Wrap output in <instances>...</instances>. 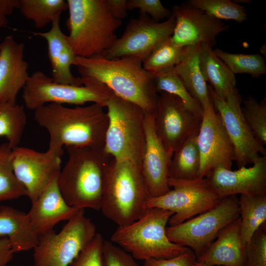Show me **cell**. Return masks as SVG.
I'll return each instance as SVG.
<instances>
[{"label": "cell", "instance_id": "3957f363", "mask_svg": "<svg viewBox=\"0 0 266 266\" xmlns=\"http://www.w3.org/2000/svg\"><path fill=\"white\" fill-rule=\"evenodd\" d=\"M67 161L58 178L68 205L78 209L100 210L107 169L114 159L104 147H65Z\"/></svg>", "mask_w": 266, "mask_h": 266}, {"label": "cell", "instance_id": "4316f807", "mask_svg": "<svg viewBox=\"0 0 266 266\" xmlns=\"http://www.w3.org/2000/svg\"><path fill=\"white\" fill-rule=\"evenodd\" d=\"M198 133L189 136L174 150L169 165V178L193 180L199 178L200 157Z\"/></svg>", "mask_w": 266, "mask_h": 266}, {"label": "cell", "instance_id": "d590c367", "mask_svg": "<svg viewBox=\"0 0 266 266\" xmlns=\"http://www.w3.org/2000/svg\"><path fill=\"white\" fill-rule=\"evenodd\" d=\"M241 110L243 117L256 140L266 145V100L260 102L253 97L242 100Z\"/></svg>", "mask_w": 266, "mask_h": 266}, {"label": "cell", "instance_id": "e575fe53", "mask_svg": "<svg viewBox=\"0 0 266 266\" xmlns=\"http://www.w3.org/2000/svg\"><path fill=\"white\" fill-rule=\"evenodd\" d=\"M186 2L218 20L241 23L247 18L245 7L230 0H189Z\"/></svg>", "mask_w": 266, "mask_h": 266}, {"label": "cell", "instance_id": "603a6c76", "mask_svg": "<svg viewBox=\"0 0 266 266\" xmlns=\"http://www.w3.org/2000/svg\"><path fill=\"white\" fill-rule=\"evenodd\" d=\"M240 217L220 233L196 261L209 266H244L246 249L240 238Z\"/></svg>", "mask_w": 266, "mask_h": 266}, {"label": "cell", "instance_id": "d6a6232c", "mask_svg": "<svg viewBox=\"0 0 266 266\" xmlns=\"http://www.w3.org/2000/svg\"><path fill=\"white\" fill-rule=\"evenodd\" d=\"M11 150L7 142L0 144V202L27 196L13 171L10 161Z\"/></svg>", "mask_w": 266, "mask_h": 266}, {"label": "cell", "instance_id": "83f0119b", "mask_svg": "<svg viewBox=\"0 0 266 266\" xmlns=\"http://www.w3.org/2000/svg\"><path fill=\"white\" fill-rule=\"evenodd\" d=\"M240 238L244 247L253 234L266 223V194L257 196L241 195L238 198Z\"/></svg>", "mask_w": 266, "mask_h": 266}, {"label": "cell", "instance_id": "60d3db41", "mask_svg": "<svg viewBox=\"0 0 266 266\" xmlns=\"http://www.w3.org/2000/svg\"><path fill=\"white\" fill-rule=\"evenodd\" d=\"M196 260L195 253L188 249L182 254L171 258L147 260L144 261V266H191Z\"/></svg>", "mask_w": 266, "mask_h": 266}, {"label": "cell", "instance_id": "7c38bea8", "mask_svg": "<svg viewBox=\"0 0 266 266\" xmlns=\"http://www.w3.org/2000/svg\"><path fill=\"white\" fill-rule=\"evenodd\" d=\"M215 110L219 113L226 132L234 149V160L238 168L253 164L260 155H266V151L255 138L242 112V98L236 88L232 90L225 100L218 97L207 85Z\"/></svg>", "mask_w": 266, "mask_h": 266}, {"label": "cell", "instance_id": "836d02e7", "mask_svg": "<svg viewBox=\"0 0 266 266\" xmlns=\"http://www.w3.org/2000/svg\"><path fill=\"white\" fill-rule=\"evenodd\" d=\"M213 51L234 74L247 73L259 76L266 73L265 60L260 54L230 53L218 48Z\"/></svg>", "mask_w": 266, "mask_h": 266}, {"label": "cell", "instance_id": "ffe728a7", "mask_svg": "<svg viewBox=\"0 0 266 266\" xmlns=\"http://www.w3.org/2000/svg\"><path fill=\"white\" fill-rule=\"evenodd\" d=\"M60 174V173H59ZM59 175L54 176L27 213L31 227L38 237L53 230L59 222L71 219L80 209L67 204L58 185Z\"/></svg>", "mask_w": 266, "mask_h": 266}, {"label": "cell", "instance_id": "4dcf8cb0", "mask_svg": "<svg viewBox=\"0 0 266 266\" xmlns=\"http://www.w3.org/2000/svg\"><path fill=\"white\" fill-rule=\"evenodd\" d=\"M19 9L36 29H41L60 16L68 5L64 0H20Z\"/></svg>", "mask_w": 266, "mask_h": 266}, {"label": "cell", "instance_id": "7402d4cb", "mask_svg": "<svg viewBox=\"0 0 266 266\" xmlns=\"http://www.w3.org/2000/svg\"><path fill=\"white\" fill-rule=\"evenodd\" d=\"M60 16L52 22L50 30L46 32L33 33V34L44 38L48 45V56L52 67V80L57 83L82 85L80 77L74 76L70 70L75 55L60 27Z\"/></svg>", "mask_w": 266, "mask_h": 266}, {"label": "cell", "instance_id": "8992f818", "mask_svg": "<svg viewBox=\"0 0 266 266\" xmlns=\"http://www.w3.org/2000/svg\"><path fill=\"white\" fill-rule=\"evenodd\" d=\"M173 213L157 207L149 208L139 219L118 227L110 241L118 244L139 260L166 259L177 256L189 248L170 241L166 225Z\"/></svg>", "mask_w": 266, "mask_h": 266}, {"label": "cell", "instance_id": "9a60e30c", "mask_svg": "<svg viewBox=\"0 0 266 266\" xmlns=\"http://www.w3.org/2000/svg\"><path fill=\"white\" fill-rule=\"evenodd\" d=\"M201 118L191 111L178 97L165 92L159 95L154 128L168 153L173 155L186 138L199 131Z\"/></svg>", "mask_w": 266, "mask_h": 266}, {"label": "cell", "instance_id": "ac0fdd59", "mask_svg": "<svg viewBox=\"0 0 266 266\" xmlns=\"http://www.w3.org/2000/svg\"><path fill=\"white\" fill-rule=\"evenodd\" d=\"M221 199L237 194L257 196L266 194V155L259 156L250 167L232 170L223 167L210 170L204 177Z\"/></svg>", "mask_w": 266, "mask_h": 266}, {"label": "cell", "instance_id": "f35d334b", "mask_svg": "<svg viewBox=\"0 0 266 266\" xmlns=\"http://www.w3.org/2000/svg\"><path fill=\"white\" fill-rule=\"evenodd\" d=\"M103 256L105 266H139L133 256L108 240H104Z\"/></svg>", "mask_w": 266, "mask_h": 266}, {"label": "cell", "instance_id": "c3c4849f", "mask_svg": "<svg viewBox=\"0 0 266 266\" xmlns=\"http://www.w3.org/2000/svg\"><path fill=\"white\" fill-rule=\"evenodd\" d=\"M0 266H7L6 265H0Z\"/></svg>", "mask_w": 266, "mask_h": 266}, {"label": "cell", "instance_id": "2e32d148", "mask_svg": "<svg viewBox=\"0 0 266 266\" xmlns=\"http://www.w3.org/2000/svg\"><path fill=\"white\" fill-rule=\"evenodd\" d=\"M197 143L200 157L199 178H204L217 167L231 169L235 156L233 145L212 100L203 109Z\"/></svg>", "mask_w": 266, "mask_h": 266}, {"label": "cell", "instance_id": "ba28073f", "mask_svg": "<svg viewBox=\"0 0 266 266\" xmlns=\"http://www.w3.org/2000/svg\"><path fill=\"white\" fill-rule=\"evenodd\" d=\"M83 85L57 83L42 71L33 72L23 89L26 107L34 110L45 104L55 103L81 106L92 102L105 107L113 93L99 81L81 78Z\"/></svg>", "mask_w": 266, "mask_h": 266}, {"label": "cell", "instance_id": "7dc6e473", "mask_svg": "<svg viewBox=\"0 0 266 266\" xmlns=\"http://www.w3.org/2000/svg\"><path fill=\"white\" fill-rule=\"evenodd\" d=\"M233 2H234L235 3H237L238 2H241V3H248L249 2H250V0H235V1H233Z\"/></svg>", "mask_w": 266, "mask_h": 266}, {"label": "cell", "instance_id": "bcb514c9", "mask_svg": "<svg viewBox=\"0 0 266 266\" xmlns=\"http://www.w3.org/2000/svg\"><path fill=\"white\" fill-rule=\"evenodd\" d=\"M191 266H209L199 263L197 262L196 260V261L193 263Z\"/></svg>", "mask_w": 266, "mask_h": 266}, {"label": "cell", "instance_id": "9c48e42d", "mask_svg": "<svg viewBox=\"0 0 266 266\" xmlns=\"http://www.w3.org/2000/svg\"><path fill=\"white\" fill-rule=\"evenodd\" d=\"M97 233L84 209H79L59 233L52 230L39 237L33 249V266H68Z\"/></svg>", "mask_w": 266, "mask_h": 266}, {"label": "cell", "instance_id": "1f68e13d", "mask_svg": "<svg viewBox=\"0 0 266 266\" xmlns=\"http://www.w3.org/2000/svg\"><path fill=\"white\" fill-rule=\"evenodd\" d=\"M153 79L158 93L165 92L178 97L195 114L202 117L201 105L189 93L178 76L171 69L154 75Z\"/></svg>", "mask_w": 266, "mask_h": 266}, {"label": "cell", "instance_id": "ee69618b", "mask_svg": "<svg viewBox=\"0 0 266 266\" xmlns=\"http://www.w3.org/2000/svg\"><path fill=\"white\" fill-rule=\"evenodd\" d=\"M14 253L8 238L0 239V265H6L12 259Z\"/></svg>", "mask_w": 266, "mask_h": 266}, {"label": "cell", "instance_id": "44dd1931", "mask_svg": "<svg viewBox=\"0 0 266 266\" xmlns=\"http://www.w3.org/2000/svg\"><path fill=\"white\" fill-rule=\"evenodd\" d=\"M24 47L12 35L0 43V102L16 103L18 94L30 77Z\"/></svg>", "mask_w": 266, "mask_h": 266}, {"label": "cell", "instance_id": "7bdbcfd3", "mask_svg": "<svg viewBox=\"0 0 266 266\" xmlns=\"http://www.w3.org/2000/svg\"><path fill=\"white\" fill-rule=\"evenodd\" d=\"M19 6L20 0H0V27L7 25V16Z\"/></svg>", "mask_w": 266, "mask_h": 266}, {"label": "cell", "instance_id": "484cf974", "mask_svg": "<svg viewBox=\"0 0 266 266\" xmlns=\"http://www.w3.org/2000/svg\"><path fill=\"white\" fill-rule=\"evenodd\" d=\"M199 64L202 76L209 83L219 98L225 100L228 94L236 88L234 74L214 53L212 47L200 44Z\"/></svg>", "mask_w": 266, "mask_h": 266}, {"label": "cell", "instance_id": "cb8c5ba5", "mask_svg": "<svg viewBox=\"0 0 266 266\" xmlns=\"http://www.w3.org/2000/svg\"><path fill=\"white\" fill-rule=\"evenodd\" d=\"M0 236L8 238L14 253L34 249L39 241L27 214L4 205L0 206Z\"/></svg>", "mask_w": 266, "mask_h": 266}, {"label": "cell", "instance_id": "8d00e7d4", "mask_svg": "<svg viewBox=\"0 0 266 266\" xmlns=\"http://www.w3.org/2000/svg\"><path fill=\"white\" fill-rule=\"evenodd\" d=\"M245 248L244 266H266V223L255 233Z\"/></svg>", "mask_w": 266, "mask_h": 266}, {"label": "cell", "instance_id": "ab89813d", "mask_svg": "<svg viewBox=\"0 0 266 266\" xmlns=\"http://www.w3.org/2000/svg\"><path fill=\"white\" fill-rule=\"evenodd\" d=\"M128 7V10L137 8L139 12L149 14L152 19L157 21L168 19L171 16V11L164 7L159 0H129Z\"/></svg>", "mask_w": 266, "mask_h": 266}, {"label": "cell", "instance_id": "f1b7e54d", "mask_svg": "<svg viewBox=\"0 0 266 266\" xmlns=\"http://www.w3.org/2000/svg\"><path fill=\"white\" fill-rule=\"evenodd\" d=\"M27 121L23 105L16 103L0 102V137H5L12 149L18 146Z\"/></svg>", "mask_w": 266, "mask_h": 266}, {"label": "cell", "instance_id": "6da1fadb", "mask_svg": "<svg viewBox=\"0 0 266 266\" xmlns=\"http://www.w3.org/2000/svg\"><path fill=\"white\" fill-rule=\"evenodd\" d=\"M104 108L50 103L34 110L33 117L49 134L48 150L63 154L66 146L104 147L109 121Z\"/></svg>", "mask_w": 266, "mask_h": 266}, {"label": "cell", "instance_id": "52a82bcc", "mask_svg": "<svg viewBox=\"0 0 266 266\" xmlns=\"http://www.w3.org/2000/svg\"><path fill=\"white\" fill-rule=\"evenodd\" d=\"M105 107L109 121L104 149L116 160L129 161L140 166L145 141L146 112L114 93Z\"/></svg>", "mask_w": 266, "mask_h": 266}, {"label": "cell", "instance_id": "7a4b0ae2", "mask_svg": "<svg viewBox=\"0 0 266 266\" xmlns=\"http://www.w3.org/2000/svg\"><path fill=\"white\" fill-rule=\"evenodd\" d=\"M73 65L77 67L80 77L101 82L117 96L155 114L159 95L154 75L144 69L141 60L132 57L76 56Z\"/></svg>", "mask_w": 266, "mask_h": 266}, {"label": "cell", "instance_id": "5bb4252c", "mask_svg": "<svg viewBox=\"0 0 266 266\" xmlns=\"http://www.w3.org/2000/svg\"><path fill=\"white\" fill-rule=\"evenodd\" d=\"M63 154L49 150L39 152L22 146L12 149L10 161L14 174L25 188L32 203L61 170Z\"/></svg>", "mask_w": 266, "mask_h": 266}, {"label": "cell", "instance_id": "277c9868", "mask_svg": "<svg viewBox=\"0 0 266 266\" xmlns=\"http://www.w3.org/2000/svg\"><path fill=\"white\" fill-rule=\"evenodd\" d=\"M151 197L140 166L114 158L104 180L100 207L104 216L118 227L129 225L146 213Z\"/></svg>", "mask_w": 266, "mask_h": 266}, {"label": "cell", "instance_id": "d6986e66", "mask_svg": "<svg viewBox=\"0 0 266 266\" xmlns=\"http://www.w3.org/2000/svg\"><path fill=\"white\" fill-rule=\"evenodd\" d=\"M154 117L155 114L145 112V141L140 168L151 197H158L170 189L168 169L173 155L166 151L156 134Z\"/></svg>", "mask_w": 266, "mask_h": 266}, {"label": "cell", "instance_id": "4fadbf2b", "mask_svg": "<svg viewBox=\"0 0 266 266\" xmlns=\"http://www.w3.org/2000/svg\"><path fill=\"white\" fill-rule=\"evenodd\" d=\"M175 24L172 15L160 22L139 12L138 17L130 20L122 35L102 56L109 59L132 57L143 63L159 44L172 35Z\"/></svg>", "mask_w": 266, "mask_h": 266}, {"label": "cell", "instance_id": "f546056e", "mask_svg": "<svg viewBox=\"0 0 266 266\" xmlns=\"http://www.w3.org/2000/svg\"><path fill=\"white\" fill-rule=\"evenodd\" d=\"M187 47L175 44L170 36L153 50L143 62L142 66L153 75L169 70L181 60Z\"/></svg>", "mask_w": 266, "mask_h": 266}, {"label": "cell", "instance_id": "f6af8a7d", "mask_svg": "<svg viewBox=\"0 0 266 266\" xmlns=\"http://www.w3.org/2000/svg\"><path fill=\"white\" fill-rule=\"evenodd\" d=\"M260 51L261 53L263 54H265V57H266V44L263 45L261 46L260 48Z\"/></svg>", "mask_w": 266, "mask_h": 266}, {"label": "cell", "instance_id": "e0dca14e", "mask_svg": "<svg viewBox=\"0 0 266 266\" xmlns=\"http://www.w3.org/2000/svg\"><path fill=\"white\" fill-rule=\"evenodd\" d=\"M171 15L175 24L171 35L173 42L181 47L204 44L211 47L216 37L229 27L222 20L192 7L186 2L173 6Z\"/></svg>", "mask_w": 266, "mask_h": 266}, {"label": "cell", "instance_id": "d4e9b609", "mask_svg": "<svg viewBox=\"0 0 266 266\" xmlns=\"http://www.w3.org/2000/svg\"><path fill=\"white\" fill-rule=\"evenodd\" d=\"M200 44L187 46L181 60L171 70L178 76L189 93L203 109L209 105L211 99L200 67Z\"/></svg>", "mask_w": 266, "mask_h": 266}, {"label": "cell", "instance_id": "30bf717a", "mask_svg": "<svg viewBox=\"0 0 266 266\" xmlns=\"http://www.w3.org/2000/svg\"><path fill=\"white\" fill-rule=\"evenodd\" d=\"M239 217L238 198L228 196L213 208L181 224L166 227V233L170 241L190 249L197 258L224 228Z\"/></svg>", "mask_w": 266, "mask_h": 266}, {"label": "cell", "instance_id": "8fae6325", "mask_svg": "<svg viewBox=\"0 0 266 266\" xmlns=\"http://www.w3.org/2000/svg\"><path fill=\"white\" fill-rule=\"evenodd\" d=\"M172 189L158 197H151L148 208L157 207L172 212L168 224H181L217 205L221 200L206 179L177 180L169 178Z\"/></svg>", "mask_w": 266, "mask_h": 266}, {"label": "cell", "instance_id": "5b68a950", "mask_svg": "<svg viewBox=\"0 0 266 266\" xmlns=\"http://www.w3.org/2000/svg\"><path fill=\"white\" fill-rule=\"evenodd\" d=\"M69 44L76 56L102 55L117 37L122 21L110 14L106 0H67Z\"/></svg>", "mask_w": 266, "mask_h": 266}, {"label": "cell", "instance_id": "74e56055", "mask_svg": "<svg viewBox=\"0 0 266 266\" xmlns=\"http://www.w3.org/2000/svg\"><path fill=\"white\" fill-rule=\"evenodd\" d=\"M102 235L97 233L91 242L78 254L68 266H105Z\"/></svg>", "mask_w": 266, "mask_h": 266}, {"label": "cell", "instance_id": "b9f144b4", "mask_svg": "<svg viewBox=\"0 0 266 266\" xmlns=\"http://www.w3.org/2000/svg\"><path fill=\"white\" fill-rule=\"evenodd\" d=\"M107 8L111 15L115 19L122 21L127 16L128 0H106Z\"/></svg>", "mask_w": 266, "mask_h": 266}]
</instances>
